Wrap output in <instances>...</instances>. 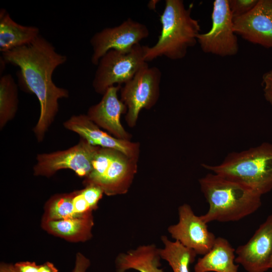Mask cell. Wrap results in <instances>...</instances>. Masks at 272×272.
<instances>
[{
	"label": "cell",
	"mask_w": 272,
	"mask_h": 272,
	"mask_svg": "<svg viewBox=\"0 0 272 272\" xmlns=\"http://www.w3.org/2000/svg\"><path fill=\"white\" fill-rule=\"evenodd\" d=\"M2 60L19 67L22 86L39 101L40 116L33 131L41 142L58 111V100L69 96L68 90L56 86L52 78L55 70L64 63L67 57L40 35L29 44L2 53Z\"/></svg>",
	"instance_id": "6da1fadb"
},
{
	"label": "cell",
	"mask_w": 272,
	"mask_h": 272,
	"mask_svg": "<svg viewBox=\"0 0 272 272\" xmlns=\"http://www.w3.org/2000/svg\"><path fill=\"white\" fill-rule=\"evenodd\" d=\"M200 190L209 208L200 216L207 224L238 221L261 206V195L246 186L222 175L209 173L199 179Z\"/></svg>",
	"instance_id": "7a4b0ae2"
},
{
	"label": "cell",
	"mask_w": 272,
	"mask_h": 272,
	"mask_svg": "<svg viewBox=\"0 0 272 272\" xmlns=\"http://www.w3.org/2000/svg\"><path fill=\"white\" fill-rule=\"evenodd\" d=\"M160 21L162 28L157 42L152 47L145 45V61L161 56L171 60L183 58L188 49L197 42L200 33L199 22L192 17L191 9L186 8L182 0H166Z\"/></svg>",
	"instance_id": "3957f363"
},
{
	"label": "cell",
	"mask_w": 272,
	"mask_h": 272,
	"mask_svg": "<svg viewBox=\"0 0 272 272\" xmlns=\"http://www.w3.org/2000/svg\"><path fill=\"white\" fill-rule=\"evenodd\" d=\"M206 169L249 188L261 196L272 189V144L264 143L229 154L220 164H202Z\"/></svg>",
	"instance_id": "277c9868"
},
{
	"label": "cell",
	"mask_w": 272,
	"mask_h": 272,
	"mask_svg": "<svg viewBox=\"0 0 272 272\" xmlns=\"http://www.w3.org/2000/svg\"><path fill=\"white\" fill-rule=\"evenodd\" d=\"M145 45L140 43L128 52L111 49L99 60L92 82L95 91L103 95L110 87L124 84L130 80L147 62Z\"/></svg>",
	"instance_id": "5b68a950"
},
{
	"label": "cell",
	"mask_w": 272,
	"mask_h": 272,
	"mask_svg": "<svg viewBox=\"0 0 272 272\" xmlns=\"http://www.w3.org/2000/svg\"><path fill=\"white\" fill-rule=\"evenodd\" d=\"M161 77L158 67H150L147 63L121 87L120 99L127 107L125 120L130 127L135 126L143 109H149L157 103Z\"/></svg>",
	"instance_id": "8992f818"
},
{
	"label": "cell",
	"mask_w": 272,
	"mask_h": 272,
	"mask_svg": "<svg viewBox=\"0 0 272 272\" xmlns=\"http://www.w3.org/2000/svg\"><path fill=\"white\" fill-rule=\"evenodd\" d=\"M99 147L80 137L76 145L67 150L38 154L34 174L50 177L59 170L69 169L85 179L92 171V162Z\"/></svg>",
	"instance_id": "52a82bcc"
},
{
	"label": "cell",
	"mask_w": 272,
	"mask_h": 272,
	"mask_svg": "<svg viewBox=\"0 0 272 272\" xmlns=\"http://www.w3.org/2000/svg\"><path fill=\"white\" fill-rule=\"evenodd\" d=\"M211 19V29L197 36L202 51L222 57L236 55L239 50V44L228 0L214 2Z\"/></svg>",
	"instance_id": "ba28073f"
},
{
	"label": "cell",
	"mask_w": 272,
	"mask_h": 272,
	"mask_svg": "<svg viewBox=\"0 0 272 272\" xmlns=\"http://www.w3.org/2000/svg\"><path fill=\"white\" fill-rule=\"evenodd\" d=\"M149 35L146 25L130 18L118 26L105 28L90 39L93 49L91 62L97 65L100 59L111 49L128 52Z\"/></svg>",
	"instance_id": "9c48e42d"
},
{
	"label": "cell",
	"mask_w": 272,
	"mask_h": 272,
	"mask_svg": "<svg viewBox=\"0 0 272 272\" xmlns=\"http://www.w3.org/2000/svg\"><path fill=\"white\" fill-rule=\"evenodd\" d=\"M178 211V223L168 228L171 237L197 254H206L214 244L215 235L208 230L207 224L200 216L195 215L189 205H181Z\"/></svg>",
	"instance_id": "30bf717a"
},
{
	"label": "cell",
	"mask_w": 272,
	"mask_h": 272,
	"mask_svg": "<svg viewBox=\"0 0 272 272\" xmlns=\"http://www.w3.org/2000/svg\"><path fill=\"white\" fill-rule=\"evenodd\" d=\"M234 30L244 40L272 48V0H258L248 13L233 19Z\"/></svg>",
	"instance_id": "8fae6325"
},
{
	"label": "cell",
	"mask_w": 272,
	"mask_h": 272,
	"mask_svg": "<svg viewBox=\"0 0 272 272\" xmlns=\"http://www.w3.org/2000/svg\"><path fill=\"white\" fill-rule=\"evenodd\" d=\"M235 262L248 272H265L272 255V215L245 244L235 249Z\"/></svg>",
	"instance_id": "7c38bea8"
},
{
	"label": "cell",
	"mask_w": 272,
	"mask_h": 272,
	"mask_svg": "<svg viewBox=\"0 0 272 272\" xmlns=\"http://www.w3.org/2000/svg\"><path fill=\"white\" fill-rule=\"evenodd\" d=\"M64 127L78 134L93 146L119 151L127 157L138 160L140 144L117 139L103 131L85 114L73 115L63 123Z\"/></svg>",
	"instance_id": "4fadbf2b"
},
{
	"label": "cell",
	"mask_w": 272,
	"mask_h": 272,
	"mask_svg": "<svg viewBox=\"0 0 272 272\" xmlns=\"http://www.w3.org/2000/svg\"><path fill=\"white\" fill-rule=\"evenodd\" d=\"M121 87L120 85H116L109 88L100 101L89 108L87 115L97 125L113 137L130 140L131 135L124 129L120 121L121 114L127 112L126 105L118 97Z\"/></svg>",
	"instance_id": "5bb4252c"
},
{
	"label": "cell",
	"mask_w": 272,
	"mask_h": 272,
	"mask_svg": "<svg viewBox=\"0 0 272 272\" xmlns=\"http://www.w3.org/2000/svg\"><path fill=\"white\" fill-rule=\"evenodd\" d=\"M137 161L117 151L102 175L91 184L99 186L108 196L126 193L137 172Z\"/></svg>",
	"instance_id": "9a60e30c"
},
{
	"label": "cell",
	"mask_w": 272,
	"mask_h": 272,
	"mask_svg": "<svg viewBox=\"0 0 272 272\" xmlns=\"http://www.w3.org/2000/svg\"><path fill=\"white\" fill-rule=\"evenodd\" d=\"M159 248L154 244L140 245L119 253L115 259L117 272L134 269L139 272H164L160 268Z\"/></svg>",
	"instance_id": "2e32d148"
},
{
	"label": "cell",
	"mask_w": 272,
	"mask_h": 272,
	"mask_svg": "<svg viewBox=\"0 0 272 272\" xmlns=\"http://www.w3.org/2000/svg\"><path fill=\"white\" fill-rule=\"evenodd\" d=\"M235 249L225 238L216 237L210 250L198 259L194 272H238Z\"/></svg>",
	"instance_id": "e0dca14e"
},
{
	"label": "cell",
	"mask_w": 272,
	"mask_h": 272,
	"mask_svg": "<svg viewBox=\"0 0 272 272\" xmlns=\"http://www.w3.org/2000/svg\"><path fill=\"white\" fill-rule=\"evenodd\" d=\"M39 28L20 25L4 9L0 10V51L2 53L32 43L39 36Z\"/></svg>",
	"instance_id": "ac0fdd59"
},
{
	"label": "cell",
	"mask_w": 272,
	"mask_h": 272,
	"mask_svg": "<svg viewBox=\"0 0 272 272\" xmlns=\"http://www.w3.org/2000/svg\"><path fill=\"white\" fill-rule=\"evenodd\" d=\"M92 212L81 217L42 222L43 228L50 234L71 242L86 241L92 236Z\"/></svg>",
	"instance_id": "d6986e66"
},
{
	"label": "cell",
	"mask_w": 272,
	"mask_h": 272,
	"mask_svg": "<svg viewBox=\"0 0 272 272\" xmlns=\"http://www.w3.org/2000/svg\"><path fill=\"white\" fill-rule=\"evenodd\" d=\"M164 247L159 248L161 259L165 260L173 272H190L189 266L196 256V253L177 241H172L166 236L161 237Z\"/></svg>",
	"instance_id": "ffe728a7"
},
{
	"label": "cell",
	"mask_w": 272,
	"mask_h": 272,
	"mask_svg": "<svg viewBox=\"0 0 272 272\" xmlns=\"http://www.w3.org/2000/svg\"><path fill=\"white\" fill-rule=\"evenodd\" d=\"M18 105L17 86L11 74L0 79V127L2 128L15 115Z\"/></svg>",
	"instance_id": "44dd1931"
},
{
	"label": "cell",
	"mask_w": 272,
	"mask_h": 272,
	"mask_svg": "<svg viewBox=\"0 0 272 272\" xmlns=\"http://www.w3.org/2000/svg\"><path fill=\"white\" fill-rule=\"evenodd\" d=\"M73 196V192L70 193L56 194L51 197L45 205L42 222L66 219L83 216H80L75 213L72 202Z\"/></svg>",
	"instance_id": "7402d4cb"
},
{
	"label": "cell",
	"mask_w": 272,
	"mask_h": 272,
	"mask_svg": "<svg viewBox=\"0 0 272 272\" xmlns=\"http://www.w3.org/2000/svg\"><path fill=\"white\" fill-rule=\"evenodd\" d=\"M258 0H228L229 7L233 19L250 12Z\"/></svg>",
	"instance_id": "603a6c76"
},
{
	"label": "cell",
	"mask_w": 272,
	"mask_h": 272,
	"mask_svg": "<svg viewBox=\"0 0 272 272\" xmlns=\"http://www.w3.org/2000/svg\"><path fill=\"white\" fill-rule=\"evenodd\" d=\"M81 192L92 210L98 208L99 201L102 198L104 192L98 186L90 184L86 186Z\"/></svg>",
	"instance_id": "cb8c5ba5"
},
{
	"label": "cell",
	"mask_w": 272,
	"mask_h": 272,
	"mask_svg": "<svg viewBox=\"0 0 272 272\" xmlns=\"http://www.w3.org/2000/svg\"><path fill=\"white\" fill-rule=\"evenodd\" d=\"M72 202L74 211L78 215H84L93 211L83 196L81 190L73 192Z\"/></svg>",
	"instance_id": "d4e9b609"
},
{
	"label": "cell",
	"mask_w": 272,
	"mask_h": 272,
	"mask_svg": "<svg viewBox=\"0 0 272 272\" xmlns=\"http://www.w3.org/2000/svg\"><path fill=\"white\" fill-rule=\"evenodd\" d=\"M261 83L264 98L272 106V69L263 75Z\"/></svg>",
	"instance_id": "484cf974"
},
{
	"label": "cell",
	"mask_w": 272,
	"mask_h": 272,
	"mask_svg": "<svg viewBox=\"0 0 272 272\" xmlns=\"http://www.w3.org/2000/svg\"><path fill=\"white\" fill-rule=\"evenodd\" d=\"M90 265V261L89 259L82 253H78L73 272H86Z\"/></svg>",
	"instance_id": "4316f807"
},
{
	"label": "cell",
	"mask_w": 272,
	"mask_h": 272,
	"mask_svg": "<svg viewBox=\"0 0 272 272\" xmlns=\"http://www.w3.org/2000/svg\"><path fill=\"white\" fill-rule=\"evenodd\" d=\"M14 266L18 272H38L40 265L35 262L21 261L16 263Z\"/></svg>",
	"instance_id": "83f0119b"
},
{
	"label": "cell",
	"mask_w": 272,
	"mask_h": 272,
	"mask_svg": "<svg viewBox=\"0 0 272 272\" xmlns=\"http://www.w3.org/2000/svg\"><path fill=\"white\" fill-rule=\"evenodd\" d=\"M57 268L54 265L50 262H46L42 265H40L38 272H58Z\"/></svg>",
	"instance_id": "f1b7e54d"
},
{
	"label": "cell",
	"mask_w": 272,
	"mask_h": 272,
	"mask_svg": "<svg viewBox=\"0 0 272 272\" xmlns=\"http://www.w3.org/2000/svg\"><path fill=\"white\" fill-rule=\"evenodd\" d=\"M0 272H18L12 264L2 262L0 265Z\"/></svg>",
	"instance_id": "f546056e"
},
{
	"label": "cell",
	"mask_w": 272,
	"mask_h": 272,
	"mask_svg": "<svg viewBox=\"0 0 272 272\" xmlns=\"http://www.w3.org/2000/svg\"><path fill=\"white\" fill-rule=\"evenodd\" d=\"M268 267H269V269H272V255L271 256V258L269 261Z\"/></svg>",
	"instance_id": "4dcf8cb0"
}]
</instances>
